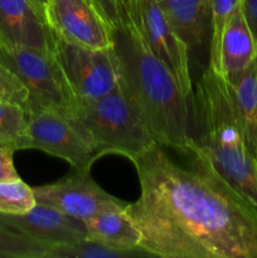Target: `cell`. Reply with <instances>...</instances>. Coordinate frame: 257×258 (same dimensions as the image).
I'll return each mask as SVG.
<instances>
[{
  "label": "cell",
  "mask_w": 257,
  "mask_h": 258,
  "mask_svg": "<svg viewBox=\"0 0 257 258\" xmlns=\"http://www.w3.org/2000/svg\"><path fill=\"white\" fill-rule=\"evenodd\" d=\"M140 196L126 212L140 248L163 258H257V208L198 161L184 166L154 144L134 159Z\"/></svg>",
  "instance_id": "obj_1"
},
{
  "label": "cell",
  "mask_w": 257,
  "mask_h": 258,
  "mask_svg": "<svg viewBox=\"0 0 257 258\" xmlns=\"http://www.w3.org/2000/svg\"><path fill=\"white\" fill-rule=\"evenodd\" d=\"M110 15L120 86L126 97L159 145L191 158L196 143L190 98L151 52L126 0H112Z\"/></svg>",
  "instance_id": "obj_2"
},
{
  "label": "cell",
  "mask_w": 257,
  "mask_h": 258,
  "mask_svg": "<svg viewBox=\"0 0 257 258\" xmlns=\"http://www.w3.org/2000/svg\"><path fill=\"white\" fill-rule=\"evenodd\" d=\"M196 149L203 164L257 208V164L237 120L226 80L211 66L194 82L190 96Z\"/></svg>",
  "instance_id": "obj_3"
},
{
  "label": "cell",
  "mask_w": 257,
  "mask_h": 258,
  "mask_svg": "<svg viewBox=\"0 0 257 258\" xmlns=\"http://www.w3.org/2000/svg\"><path fill=\"white\" fill-rule=\"evenodd\" d=\"M71 120L102 156L116 154L133 161L158 144L118 85L97 100H80Z\"/></svg>",
  "instance_id": "obj_4"
},
{
  "label": "cell",
  "mask_w": 257,
  "mask_h": 258,
  "mask_svg": "<svg viewBox=\"0 0 257 258\" xmlns=\"http://www.w3.org/2000/svg\"><path fill=\"white\" fill-rule=\"evenodd\" d=\"M0 62L4 63L27 88L29 95L27 115L37 111H53L71 117L76 96L54 53L0 45Z\"/></svg>",
  "instance_id": "obj_5"
},
{
  "label": "cell",
  "mask_w": 257,
  "mask_h": 258,
  "mask_svg": "<svg viewBox=\"0 0 257 258\" xmlns=\"http://www.w3.org/2000/svg\"><path fill=\"white\" fill-rule=\"evenodd\" d=\"M34 149L67 161L73 169H91L102 158L87 136L71 118L53 112L37 111L28 115V123L15 150Z\"/></svg>",
  "instance_id": "obj_6"
},
{
  "label": "cell",
  "mask_w": 257,
  "mask_h": 258,
  "mask_svg": "<svg viewBox=\"0 0 257 258\" xmlns=\"http://www.w3.org/2000/svg\"><path fill=\"white\" fill-rule=\"evenodd\" d=\"M43 10L58 39L92 49L113 48L112 19L100 0H44Z\"/></svg>",
  "instance_id": "obj_7"
},
{
  "label": "cell",
  "mask_w": 257,
  "mask_h": 258,
  "mask_svg": "<svg viewBox=\"0 0 257 258\" xmlns=\"http://www.w3.org/2000/svg\"><path fill=\"white\" fill-rule=\"evenodd\" d=\"M54 57L76 98L97 100L120 85L113 48H83L55 38Z\"/></svg>",
  "instance_id": "obj_8"
},
{
  "label": "cell",
  "mask_w": 257,
  "mask_h": 258,
  "mask_svg": "<svg viewBox=\"0 0 257 258\" xmlns=\"http://www.w3.org/2000/svg\"><path fill=\"white\" fill-rule=\"evenodd\" d=\"M151 52L173 75L181 92L190 98V50L164 14L158 0H126Z\"/></svg>",
  "instance_id": "obj_9"
},
{
  "label": "cell",
  "mask_w": 257,
  "mask_h": 258,
  "mask_svg": "<svg viewBox=\"0 0 257 258\" xmlns=\"http://www.w3.org/2000/svg\"><path fill=\"white\" fill-rule=\"evenodd\" d=\"M33 189L38 204L52 207L82 222L101 212L127 206L101 188L91 175V169H73L65 178Z\"/></svg>",
  "instance_id": "obj_10"
},
{
  "label": "cell",
  "mask_w": 257,
  "mask_h": 258,
  "mask_svg": "<svg viewBox=\"0 0 257 258\" xmlns=\"http://www.w3.org/2000/svg\"><path fill=\"white\" fill-rule=\"evenodd\" d=\"M0 45L54 53L55 35L43 5L34 0H0Z\"/></svg>",
  "instance_id": "obj_11"
},
{
  "label": "cell",
  "mask_w": 257,
  "mask_h": 258,
  "mask_svg": "<svg viewBox=\"0 0 257 258\" xmlns=\"http://www.w3.org/2000/svg\"><path fill=\"white\" fill-rule=\"evenodd\" d=\"M0 223L52 246L87 238L85 223L52 207L38 204L24 214H2Z\"/></svg>",
  "instance_id": "obj_12"
},
{
  "label": "cell",
  "mask_w": 257,
  "mask_h": 258,
  "mask_svg": "<svg viewBox=\"0 0 257 258\" xmlns=\"http://www.w3.org/2000/svg\"><path fill=\"white\" fill-rule=\"evenodd\" d=\"M257 57V42L242 14L237 10L222 34L218 53L209 66L226 81L241 75Z\"/></svg>",
  "instance_id": "obj_13"
},
{
  "label": "cell",
  "mask_w": 257,
  "mask_h": 258,
  "mask_svg": "<svg viewBox=\"0 0 257 258\" xmlns=\"http://www.w3.org/2000/svg\"><path fill=\"white\" fill-rule=\"evenodd\" d=\"M170 24L190 52L204 48L211 27V0H158Z\"/></svg>",
  "instance_id": "obj_14"
},
{
  "label": "cell",
  "mask_w": 257,
  "mask_h": 258,
  "mask_svg": "<svg viewBox=\"0 0 257 258\" xmlns=\"http://www.w3.org/2000/svg\"><path fill=\"white\" fill-rule=\"evenodd\" d=\"M239 127L257 164V57L232 81H226Z\"/></svg>",
  "instance_id": "obj_15"
},
{
  "label": "cell",
  "mask_w": 257,
  "mask_h": 258,
  "mask_svg": "<svg viewBox=\"0 0 257 258\" xmlns=\"http://www.w3.org/2000/svg\"><path fill=\"white\" fill-rule=\"evenodd\" d=\"M83 223L87 232V238L113 248L143 251L140 248L141 233L126 212V208L101 212Z\"/></svg>",
  "instance_id": "obj_16"
},
{
  "label": "cell",
  "mask_w": 257,
  "mask_h": 258,
  "mask_svg": "<svg viewBox=\"0 0 257 258\" xmlns=\"http://www.w3.org/2000/svg\"><path fill=\"white\" fill-rule=\"evenodd\" d=\"M151 257L145 251H125L113 248L90 238L72 243L53 246L48 258H133Z\"/></svg>",
  "instance_id": "obj_17"
},
{
  "label": "cell",
  "mask_w": 257,
  "mask_h": 258,
  "mask_svg": "<svg viewBox=\"0 0 257 258\" xmlns=\"http://www.w3.org/2000/svg\"><path fill=\"white\" fill-rule=\"evenodd\" d=\"M52 247L0 223V258H48Z\"/></svg>",
  "instance_id": "obj_18"
},
{
  "label": "cell",
  "mask_w": 257,
  "mask_h": 258,
  "mask_svg": "<svg viewBox=\"0 0 257 258\" xmlns=\"http://www.w3.org/2000/svg\"><path fill=\"white\" fill-rule=\"evenodd\" d=\"M37 206L34 189L22 179L0 183V213L24 214Z\"/></svg>",
  "instance_id": "obj_19"
},
{
  "label": "cell",
  "mask_w": 257,
  "mask_h": 258,
  "mask_svg": "<svg viewBox=\"0 0 257 258\" xmlns=\"http://www.w3.org/2000/svg\"><path fill=\"white\" fill-rule=\"evenodd\" d=\"M28 116L24 108L12 101L0 98V141L15 149V144L24 134Z\"/></svg>",
  "instance_id": "obj_20"
},
{
  "label": "cell",
  "mask_w": 257,
  "mask_h": 258,
  "mask_svg": "<svg viewBox=\"0 0 257 258\" xmlns=\"http://www.w3.org/2000/svg\"><path fill=\"white\" fill-rule=\"evenodd\" d=\"M239 9V0H211V39L209 62H213L218 53L224 28L234 13Z\"/></svg>",
  "instance_id": "obj_21"
},
{
  "label": "cell",
  "mask_w": 257,
  "mask_h": 258,
  "mask_svg": "<svg viewBox=\"0 0 257 258\" xmlns=\"http://www.w3.org/2000/svg\"><path fill=\"white\" fill-rule=\"evenodd\" d=\"M0 98L18 103L24 108L25 112L29 107L27 88L3 62H0Z\"/></svg>",
  "instance_id": "obj_22"
},
{
  "label": "cell",
  "mask_w": 257,
  "mask_h": 258,
  "mask_svg": "<svg viewBox=\"0 0 257 258\" xmlns=\"http://www.w3.org/2000/svg\"><path fill=\"white\" fill-rule=\"evenodd\" d=\"M15 151L17 150L9 145H4L0 148V183L20 179L14 166Z\"/></svg>",
  "instance_id": "obj_23"
},
{
  "label": "cell",
  "mask_w": 257,
  "mask_h": 258,
  "mask_svg": "<svg viewBox=\"0 0 257 258\" xmlns=\"http://www.w3.org/2000/svg\"><path fill=\"white\" fill-rule=\"evenodd\" d=\"M239 9L257 42V0H239Z\"/></svg>",
  "instance_id": "obj_24"
},
{
  "label": "cell",
  "mask_w": 257,
  "mask_h": 258,
  "mask_svg": "<svg viewBox=\"0 0 257 258\" xmlns=\"http://www.w3.org/2000/svg\"><path fill=\"white\" fill-rule=\"evenodd\" d=\"M34 2H35V3H38V4H40V5H43V4H42V3H40V2H39V0H34Z\"/></svg>",
  "instance_id": "obj_25"
},
{
  "label": "cell",
  "mask_w": 257,
  "mask_h": 258,
  "mask_svg": "<svg viewBox=\"0 0 257 258\" xmlns=\"http://www.w3.org/2000/svg\"><path fill=\"white\" fill-rule=\"evenodd\" d=\"M4 145H5V144H3L2 141H0V148H2V146H4Z\"/></svg>",
  "instance_id": "obj_26"
},
{
  "label": "cell",
  "mask_w": 257,
  "mask_h": 258,
  "mask_svg": "<svg viewBox=\"0 0 257 258\" xmlns=\"http://www.w3.org/2000/svg\"><path fill=\"white\" fill-rule=\"evenodd\" d=\"M39 2H40V3H42V4H43V3H44V0H39Z\"/></svg>",
  "instance_id": "obj_27"
}]
</instances>
